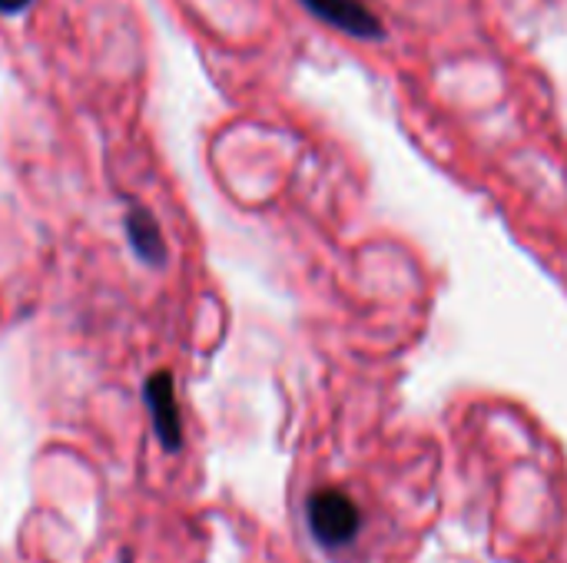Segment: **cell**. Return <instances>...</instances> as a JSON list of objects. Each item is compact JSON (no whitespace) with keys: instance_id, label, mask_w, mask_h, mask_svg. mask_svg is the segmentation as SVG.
I'll return each mask as SVG.
<instances>
[{"instance_id":"1","label":"cell","mask_w":567,"mask_h":563,"mask_svg":"<svg viewBox=\"0 0 567 563\" xmlns=\"http://www.w3.org/2000/svg\"><path fill=\"white\" fill-rule=\"evenodd\" d=\"M306 518H309V531L322 548H349L359 534L362 514L355 508V501L339 491V488H322L309 498L306 504Z\"/></svg>"},{"instance_id":"2","label":"cell","mask_w":567,"mask_h":563,"mask_svg":"<svg viewBox=\"0 0 567 563\" xmlns=\"http://www.w3.org/2000/svg\"><path fill=\"white\" fill-rule=\"evenodd\" d=\"M143 402L153 421V435L163 445V451H179L183 448V415L176 405V385L169 372H153L143 385Z\"/></svg>"},{"instance_id":"3","label":"cell","mask_w":567,"mask_h":563,"mask_svg":"<svg viewBox=\"0 0 567 563\" xmlns=\"http://www.w3.org/2000/svg\"><path fill=\"white\" fill-rule=\"evenodd\" d=\"M319 20L339 27L342 33L362 37V40H375L382 37V23L375 20V13L362 3V0H302Z\"/></svg>"},{"instance_id":"4","label":"cell","mask_w":567,"mask_h":563,"mask_svg":"<svg viewBox=\"0 0 567 563\" xmlns=\"http://www.w3.org/2000/svg\"><path fill=\"white\" fill-rule=\"evenodd\" d=\"M126 239H130V246H133V252H136L140 262H146V265H153V269L166 262L163 229H159V222H156L143 206H133V209L126 212Z\"/></svg>"},{"instance_id":"5","label":"cell","mask_w":567,"mask_h":563,"mask_svg":"<svg viewBox=\"0 0 567 563\" xmlns=\"http://www.w3.org/2000/svg\"><path fill=\"white\" fill-rule=\"evenodd\" d=\"M20 7H27V0H0V10H3V13H13V10H20Z\"/></svg>"}]
</instances>
